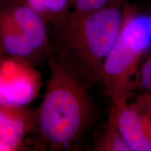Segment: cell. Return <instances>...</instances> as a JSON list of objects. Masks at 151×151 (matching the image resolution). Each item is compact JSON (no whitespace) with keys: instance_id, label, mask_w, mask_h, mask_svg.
Instances as JSON below:
<instances>
[{"instance_id":"1","label":"cell","mask_w":151,"mask_h":151,"mask_svg":"<svg viewBox=\"0 0 151 151\" xmlns=\"http://www.w3.org/2000/svg\"><path fill=\"white\" fill-rule=\"evenodd\" d=\"M91 104L86 88L70 67L50 58V76L36 119L42 137L55 146L70 145L89 121Z\"/></svg>"},{"instance_id":"2","label":"cell","mask_w":151,"mask_h":151,"mask_svg":"<svg viewBox=\"0 0 151 151\" xmlns=\"http://www.w3.org/2000/svg\"><path fill=\"white\" fill-rule=\"evenodd\" d=\"M150 46L151 14L139 13L125 4L121 29L106 58L101 73L111 99L110 116L114 117L127 103L138 65Z\"/></svg>"},{"instance_id":"3","label":"cell","mask_w":151,"mask_h":151,"mask_svg":"<svg viewBox=\"0 0 151 151\" xmlns=\"http://www.w3.org/2000/svg\"><path fill=\"white\" fill-rule=\"evenodd\" d=\"M123 20L121 1L84 14H70L63 41L76 61L101 78L104 62L120 33Z\"/></svg>"},{"instance_id":"4","label":"cell","mask_w":151,"mask_h":151,"mask_svg":"<svg viewBox=\"0 0 151 151\" xmlns=\"http://www.w3.org/2000/svg\"><path fill=\"white\" fill-rule=\"evenodd\" d=\"M38 71L21 58H7L0 65V103L24 106L40 92Z\"/></svg>"},{"instance_id":"5","label":"cell","mask_w":151,"mask_h":151,"mask_svg":"<svg viewBox=\"0 0 151 151\" xmlns=\"http://www.w3.org/2000/svg\"><path fill=\"white\" fill-rule=\"evenodd\" d=\"M122 137L133 151H151V118L137 104H124L115 117Z\"/></svg>"},{"instance_id":"6","label":"cell","mask_w":151,"mask_h":151,"mask_svg":"<svg viewBox=\"0 0 151 151\" xmlns=\"http://www.w3.org/2000/svg\"><path fill=\"white\" fill-rule=\"evenodd\" d=\"M32 122V114L24 106L1 104L0 150L14 151L21 148Z\"/></svg>"},{"instance_id":"7","label":"cell","mask_w":151,"mask_h":151,"mask_svg":"<svg viewBox=\"0 0 151 151\" xmlns=\"http://www.w3.org/2000/svg\"><path fill=\"white\" fill-rule=\"evenodd\" d=\"M18 27L35 50L42 48L47 41L43 18L27 3L16 4L7 8Z\"/></svg>"},{"instance_id":"8","label":"cell","mask_w":151,"mask_h":151,"mask_svg":"<svg viewBox=\"0 0 151 151\" xmlns=\"http://www.w3.org/2000/svg\"><path fill=\"white\" fill-rule=\"evenodd\" d=\"M0 35L1 48L11 56L22 59L30 56L36 50L18 27L7 9L1 11Z\"/></svg>"},{"instance_id":"9","label":"cell","mask_w":151,"mask_h":151,"mask_svg":"<svg viewBox=\"0 0 151 151\" xmlns=\"http://www.w3.org/2000/svg\"><path fill=\"white\" fill-rule=\"evenodd\" d=\"M24 1L43 18L62 24L70 16L68 10L71 4L68 0H24Z\"/></svg>"},{"instance_id":"10","label":"cell","mask_w":151,"mask_h":151,"mask_svg":"<svg viewBox=\"0 0 151 151\" xmlns=\"http://www.w3.org/2000/svg\"><path fill=\"white\" fill-rule=\"evenodd\" d=\"M101 151H133L119 131L115 120L109 118V126L96 147Z\"/></svg>"},{"instance_id":"11","label":"cell","mask_w":151,"mask_h":151,"mask_svg":"<svg viewBox=\"0 0 151 151\" xmlns=\"http://www.w3.org/2000/svg\"><path fill=\"white\" fill-rule=\"evenodd\" d=\"M109 0H73L74 14H84L106 5Z\"/></svg>"},{"instance_id":"12","label":"cell","mask_w":151,"mask_h":151,"mask_svg":"<svg viewBox=\"0 0 151 151\" xmlns=\"http://www.w3.org/2000/svg\"><path fill=\"white\" fill-rule=\"evenodd\" d=\"M141 85L144 89L151 91V54L143 64L140 75Z\"/></svg>"},{"instance_id":"13","label":"cell","mask_w":151,"mask_h":151,"mask_svg":"<svg viewBox=\"0 0 151 151\" xmlns=\"http://www.w3.org/2000/svg\"><path fill=\"white\" fill-rule=\"evenodd\" d=\"M136 104L151 118V94L139 97Z\"/></svg>"},{"instance_id":"14","label":"cell","mask_w":151,"mask_h":151,"mask_svg":"<svg viewBox=\"0 0 151 151\" xmlns=\"http://www.w3.org/2000/svg\"><path fill=\"white\" fill-rule=\"evenodd\" d=\"M9 1V0H1V1Z\"/></svg>"}]
</instances>
